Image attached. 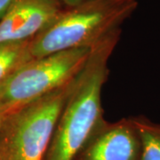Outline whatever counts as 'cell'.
<instances>
[{"label":"cell","instance_id":"6da1fadb","mask_svg":"<svg viewBox=\"0 0 160 160\" xmlns=\"http://www.w3.org/2000/svg\"><path fill=\"white\" fill-rule=\"evenodd\" d=\"M120 35L121 29H115L92 47L87 62L76 77L44 160H74L105 121L102 92L109 76L108 62Z\"/></svg>","mask_w":160,"mask_h":160},{"label":"cell","instance_id":"7a4b0ae2","mask_svg":"<svg viewBox=\"0 0 160 160\" xmlns=\"http://www.w3.org/2000/svg\"><path fill=\"white\" fill-rule=\"evenodd\" d=\"M137 0H85L64 6L30 41L33 59L80 47H92L132 15Z\"/></svg>","mask_w":160,"mask_h":160},{"label":"cell","instance_id":"3957f363","mask_svg":"<svg viewBox=\"0 0 160 160\" xmlns=\"http://www.w3.org/2000/svg\"><path fill=\"white\" fill-rule=\"evenodd\" d=\"M76 77L7 116L0 136V160L45 159Z\"/></svg>","mask_w":160,"mask_h":160},{"label":"cell","instance_id":"277c9868","mask_svg":"<svg viewBox=\"0 0 160 160\" xmlns=\"http://www.w3.org/2000/svg\"><path fill=\"white\" fill-rule=\"evenodd\" d=\"M91 51L80 47L31 60L0 86V112L10 114L73 79Z\"/></svg>","mask_w":160,"mask_h":160},{"label":"cell","instance_id":"5b68a950","mask_svg":"<svg viewBox=\"0 0 160 160\" xmlns=\"http://www.w3.org/2000/svg\"><path fill=\"white\" fill-rule=\"evenodd\" d=\"M142 143L132 118L104 121L74 160H141Z\"/></svg>","mask_w":160,"mask_h":160},{"label":"cell","instance_id":"8992f818","mask_svg":"<svg viewBox=\"0 0 160 160\" xmlns=\"http://www.w3.org/2000/svg\"><path fill=\"white\" fill-rule=\"evenodd\" d=\"M63 8L57 0H12L0 19V45L33 38Z\"/></svg>","mask_w":160,"mask_h":160},{"label":"cell","instance_id":"52a82bcc","mask_svg":"<svg viewBox=\"0 0 160 160\" xmlns=\"http://www.w3.org/2000/svg\"><path fill=\"white\" fill-rule=\"evenodd\" d=\"M31 39L0 45V86L33 60L30 52Z\"/></svg>","mask_w":160,"mask_h":160},{"label":"cell","instance_id":"ba28073f","mask_svg":"<svg viewBox=\"0 0 160 160\" xmlns=\"http://www.w3.org/2000/svg\"><path fill=\"white\" fill-rule=\"evenodd\" d=\"M142 143L141 160H160V124L145 117H132Z\"/></svg>","mask_w":160,"mask_h":160},{"label":"cell","instance_id":"9c48e42d","mask_svg":"<svg viewBox=\"0 0 160 160\" xmlns=\"http://www.w3.org/2000/svg\"><path fill=\"white\" fill-rule=\"evenodd\" d=\"M12 0H0V19L4 16Z\"/></svg>","mask_w":160,"mask_h":160},{"label":"cell","instance_id":"30bf717a","mask_svg":"<svg viewBox=\"0 0 160 160\" xmlns=\"http://www.w3.org/2000/svg\"><path fill=\"white\" fill-rule=\"evenodd\" d=\"M57 1L62 3L64 6H71L78 5V4H79L85 0H57Z\"/></svg>","mask_w":160,"mask_h":160},{"label":"cell","instance_id":"8fae6325","mask_svg":"<svg viewBox=\"0 0 160 160\" xmlns=\"http://www.w3.org/2000/svg\"><path fill=\"white\" fill-rule=\"evenodd\" d=\"M9 114H6V113H1L0 112V136H1V132H2V128L4 126V123L6 121L7 116Z\"/></svg>","mask_w":160,"mask_h":160}]
</instances>
